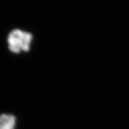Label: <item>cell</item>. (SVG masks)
Returning a JSON list of instances; mask_svg holds the SVG:
<instances>
[{
  "label": "cell",
  "instance_id": "obj_1",
  "mask_svg": "<svg viewBox=\"0 0 129 129\" xmlns=\"http://www.w3.org/2000/svg\"><path fill=\"white\" fill-rule=\"evenodd\" d=\"M32 38V35L28 32L17 29L13 30L7 38L9 50L14 53L29 51Z\"/></svg>",
  "mask_w": 129,
  "mask_h": 129
},
{
  "label": "cell",
  "instance_id": "obj_2",
  "mask_svg": "<svg viewBox=\"0 0 129 129\" xmlns=\"http://www.w3.org/2000/svg\"><path fill=\"white\" fill-rule=\"evenodd\" d=\"M16 120L11 114H2L0 115V129H14Z\"/></svg>",
  "mask_w": 129,
  "mask_h": 129
}]
</instances>
